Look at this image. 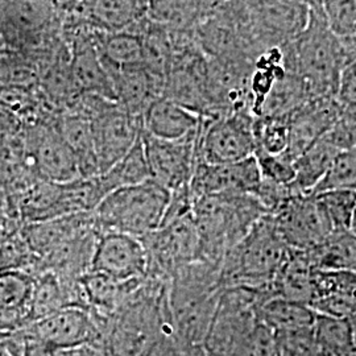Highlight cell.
Segmentation results:
<instances>
[{"mask_svg": "<svg viewBox=\"0 0 356 356\" xmlns=\"http://www.w3.org/2000/svg\"><path fill=\"white\" fill-rule=\"evenodd\" d=\"M305 29L282 48L285 69L300 76L313 98H335L346 57L342 40L326 22L321 1H309Z\"/></svg>", "mask_w": 356, "mask_h": 356, "instance_id": "obj_1", "label": "cell"}, {"mask_svg": "<svg viewBox=\"0 0 356 356\" xmlns=\"http://www.w3.org/2000/svg\"><path fill=\"white\" fill-rule=\"evenodd\" d=\"M264 216L267 211L251 194H216L193 200L201 259L219 266L225 254Z\"/></svg>", "mask_w": 356, "mask_h": 356, "instance_id": "obj_2", "label": "cell"}, {"mask_svg": "<svg viewBox=\"0 0 356 356\" xmlns=\"http://www.w3.org/2000/svg\"><path fill=\"white\" fill-rule=\"evenodd\" d=\"M291 248L281 238L272 216L260 218L219 264L222 288H270Z\"/></svg>", "mask_w": 356, "mask_h": 356, "instance_id": "obj_3", "label": "cell"}, {"mask_svg": "<svg viewBox=\"0 0 356 356\" xmlns=\"http://www.w3.org/2000/svg\"><path fill=\"white\" fill-rule=\"evenodd\" d=\"M169 201L170 193L152 179L111 191L92 213L95 227L144 239L160 229Z\"/></svg>", "mask_w": 356, "mask_h": 356, "instance_id": "obj_4", "label": "cell"}, {"mask_svg": "<svg viewBox=\"0 0 356 356\" xmlns=\"http://www.w3.org/2000/svg\"><path fill=\"white\" fill-rule=\"evenodd\" d=\"M0 38L13 53H56L65 45L56 1H0Z\"/></svg>", "mask_w": 356, "mask_h": 356, "instance_id": "obj_5", "label": "cell"}, {"mask_svg": "<svg viewBox=\"0 0 356 356\" xmlns=\"http://www.w3.org/2000/svg\"><path fill=\"white\" fill-rule=\"evenodd\" d=\"M90 122L99 176L114 166L139 140L141 119L101 97L79 95L69 110Z\"/></svg>", "mask_w": 356, "mask_h": 356, "instance_id": "obj_6", "label": "cell"}, {"mask_svg": "<svg viewBox=\"0 0 356 356\" xmlns=\"http://www.w3.org/2000/svg\"><path fill=\"white\" fill-rule=\"evenodd\" d=\"M148 254V277L169 281L184 266L201 259V241L193 211L166 218L160 229L141 239Z\"/></svg>", "mask_w": 356, "mask_h": 356, "instance_id": "obj_7", "label": "cell"}, {"mask_svg": "<svg viewBox=\"0 0 356 356\" xmlns=\"http://www.w3.org/2000/svg\"><path fill=\"white\" fill-rule=\"evenodd\" d=\"M254 116L235 113L201 118L197 136V160L207 164H234L254 156Z\"/></svg>", "mask_w": 356, "mask_h": 356, "instance_id": "obj_8", "label": "cell"}, {"mask_svg": "<svg viewBox=\"0 0 356 356\" xmlns=\"http://www.w3.org/2000/svg\"><path fill=\"white\" fill-rule=\"evenodd\" d=\"M309 10V1H247L248 31L257 57L298 38L307 24Z\"/></svg>", "mask_w": 356, "mask_h": 356, "instance_id": "obj_9", "label": "cell"}, {"mask_svg": "<svg viewBox=\"0 0 356 356\" xmlns=\"http://www.w3.org/2000/svg\"><path fill=\"white\" fill-rule=\"evenodd\" d=\"M23 332L24 342L69 348L92 346L104 351V337L101 327L89 312L79 307L58 310L28 325Z\"/></svg>", "mask_w": 356, "mask_h": 356, "instance_id": "obj_10", "label": "cell"}, {"mask_svg": "<svg viewBox=\"0 0 356 356\" xmlns=\"http://www.w3.org/2000/svg\"><path fill=\"white\" fill-rule=\"evenodd\" d=\"M197 136L198 131L181 140H159L141 129L145 159L153 182L169 193L189 188L197 164Z\"/></svg>", "mask_w": 356, "mask_h": 356, "instance_id": "obj_11", "label": "cell"}, {"mask_svg": "<svg viewBox=\"0 0 356 356\" xmlns=\"http://www.w3.org/2000/svg\"><path fill=\"white\" fill-rule=\"evenodd\" d=\"M272 218L281 238L294 251H310L334 232L314 194L293 197Z\"/></svg>", "mask_w": 356, "mask_h": 356, "instance_id": "obj_12", "label": "cell"}, {"mask_svg": "<svg viewBox=\"0 0 356 356\" xmlns=\"http://www.w3.org/2000/svg\"><path fill=\"white\" fill-rule=\"evenodd\" d=\"M90 270L118 282L144 280L148 276V254L144 243L124 234H99Z\"/></svg>", "mask_w": 356, "mask_h": 356, "instance_id": "obj_13", "label": "cell"}, {"mask_svg": "<svg viewBox=\"0 0 356 356\" xmlns=\"http://www.w3.org/2000/svg\"><path fill=\"white\" fill-rule=\"evenodd\" d=\"M261 181L256 157L234 164H207L197 160L189 191L193 200L216 194H251Z\"/></svg>", "mask_w": 356, "mask_h": 356, "instance_id": "obj_14", "label": "cell"}, {"mask_svg": "<svg viewBox=\"0 0 356 356\" xmlns=\"http://www.w3.org/2000/svg\"><path fill=\"white\" fill-rule=\"evenodd\" d=\"M31 156L42 181L66 184L81 178L76 157L57 131L54 122L36 128L31 138Z\"/></svg>", "mask_w": 356, "mask_h": 356, "instance_id": "obj_15", "label": "cell"}, {"mask_svg": "<svg viewBox=\"0 0 356 356\" xmlns=\"http://www.w3.org/2000/svg\"><path fill=\"white\" fill-rule=\"evenodd\" d=\"M342 113L337 98H317L289 119V147L286 153L297 159L330 129Z\"/></svg>", "mask_w": 356, "mask_h": 356, "instance_id": "obj_16", "label": "cell"}, {"mask_svg": "<svg viewBox=\"0 0 356 356\" xmlns=\"http://www.w3.org/2000/svg\"><path fill=\"white\" fill-rule=\"evenodd\" d=\"M33 285L35 277L23 269L0 270V334L32 323Z\"/></svg>", "mask_w": 356, "mask_h": 356, "instance_id": "obj_17", "label": "cell"}, {"mask_svg": "<svg viewBox=\"0 0 356 356\" xmlns=\"http://www.w3.org/2000/svg\"><path fill=\"white\" fill-rule=\"evenodd\" d=\"M314 313L348 319L356 313V273L346 270L314 272V296L310 304Z\"/></svg>", "mask_w": 356, "mask_h": 356, "instance_id": "obj_18", "label": "cell"}, {"mask_svg": "<svg viewBox=\"0 0 356 356\" xmlns=\"http://www.w3.org/2000/svg\"><path fill=\"white\" fill-rule=\"evenodd\" d=\"M116 103L128 114L140 118L154 101L163 97L164 79L144 65L120 69L110 74Z\"/></svg>", "mask_w": 356, "mask_h": 356, "instance_id": "obj_19", "label": "cell"}, {"mask_svg": "<svg viewBox=\"0 0 356 356\" xmlns=\"http://www.w3.org/2000/svg\"><path fill=\"white\" fill-rule=\"evenodd\" d=\"M200 124L201 116L164 97L154 101L141 116L143 132L159 140L185 139L195 134Z\"/></svg>", "mask_w": 356, "mask_h": 356, "instance_id": "obj_20", "label": "cell"}, {"mask_svg": "<svg viewBox=\"0 0 356 356\" xmlns=\"http://www.w3.org/2000/svg\"><path fill=\"white\" fill-rule=\"evenodd\" d=\"M316 269L306 251L291 250L286 261L270 284L273 297L310 306L314 296Z\"/></svg>", "mask_w": 356, "mask_h": 356, "instance_id": "obj_21", "label": "cell"}, {"mask_svg": "<svg viewBox=\"0 0 356 356\" xmlns=\"http://www.w3.org/2000/svg\"><path fill=\"white\" fill-rule=\"evenodd\" d=\"M54 124L76 157L81 178L99 176L89 120L82 115L65 111L58 114Z\"/></svg>", "mask_w": 356, "mask_h": 356, "instance_id": "obj_22", "label": "cell"}, {"mask_svg": "<svg viewBox=\"0 0 356 356\" xmlns=\"http://www.w3.org/2000/svg\"><path fill=\"white\" fill-rule=\"evenodd\" d=\"M259 319L279 334L313 330L316 313L310 306L280 297H269L259 306Z\"/></svg>", "mask_w": 356, "mask_h": 356, "instance_id": "obj_23", "label": "cell"}, {"mask_svg": "<svg viewBox=\"0 0 356 356\" xmlns=\"http://www.w3.org/2000/svg\"><path fill=\"white\" fill-rule=\"evenodd\" d=\"M211 1H149L148 17L172 33H195Z\"/></svg>", "mask_w": 356, "mask_h": 356, "instance_id": "obj_24", "label": "cell"}, {"mask_svg": "<svg viewBox=\"0 0 356 356\" xmlns=\"http://www.w3.org/2000/svg\"><path fill=\"white\" fill-rule=\"evenodd\" d=\"M341 154L330 143L321 138L294 161L296 176L291 186L296 194H312L327 173L332 161Z\"/></svg>", "mask_w": 356, "mask_h": 356, "instance_id": "obj_25", "label": "cell"}, {"mask_svg": "<svg viewBox=\"0 0 356 356\" xmlns=\"http://www.w3.org/2000/svg\"><path fill=\"white\" fill-rule=\"evenodd\" d=\"M95 47L108 76L120 69L143 65L140 36L127 32L104 33L97 31Z\"/></svg>", "mask_w": 356, "mask_h": 356, "instance_id": "obj_26", "label": "cell"}, {"mask_svg": "<svg viewBox=\"0 0 356 356\" xmlns=\"http://www.w3.org/2000/svg\"><path fill=\"white\" fill-rule=\"evenodd\" d=\"M313 99L314 98L305 82L292 72L286 70V73L276 81L260 110V114L256 118L266 116L291 119L294 113Z\"/></svg>", "mask_w": 356, "mask_h": 356, "instance_id": "obj_27", "label": "cell"}, {"mask_svg": "<svg viewBox=\"0 0 356 356\" xmlns=\"http://www.w3.org/2000/svg\"><path fill=\"white\" fill-rule=\"evenodd\" d=\"M306 252L317 269L356 273V236L348 229L334 231L325 242Z\"/></svg>", "mask_w": 356, "mask_h": 356, "instance_id": "obj_28", "label": "cell"}, {"mask_svg": "<svg viewBox=\"0 0 356 356\" xmlns=\"http://www.w3.org/2000/svg\"><path fill=\"white\" fill-rule=\"evenodd\" d=\"M313 337L319 356H354L355 343L350 321L316 313Z\"/></svg>", "mask_w": 356, "mask_h": 356, "instance_id": "obj_29", "label": "cell"}, {"mask_svg": "<svg viewBox=\"0 0 356 356\" xmlns=\"http://www.w3.org/2000/svg\"><path fill=\"white\" fill-rule=\"evenodd\" d=\"M99 178L107 194L122 188L140 185L151 179L141 135L129 152L107 172L101 175Z\"/></svg>", "mask_w": 356, "mask_h": 356, "instance_id": "obj_30", "label": "cell"}, {"mask_svg": "<svg viewBox=\"0 0 356 356\" xmlns=\"http://www.w3.org/2000/svg\"><path fill=\"white\" fill-rule=\"evenodd\" d=\"M256 152L281 154L289 147V119L282 118H254Z\"/></svg>", "mask_w": 356, "mask_h": 356, "instance_id": "obj_31", "label": "cell"}, {"mask_svg": "<svg viewBox=\"0 0 356 356\" xmlns=\"http://www.w3.org/2000/svg\"><path fill=\"white\" fill-rule=\"evenodd\" d=\"M334 231L350 229L355 210L356 191H327L314 194Z\"/></svg>", "mask_w": 356, "mask_h": 356, "instance_id": "obj_32", "label": "cell"}, {"mask_svg": "<svg viewBox=\"0 0 356 356\" xmlns=\"http://www.w3.org/2000/svg\"><path fill=\"white\" fill-rule=\"evenodd\" d=\"M327 191H356V148L337 156L312 194Z\"/></svg>", "mask_w": 356, "mask_h": 356, "instance_id": "obj_33", "label": "cell"}, {"mask_svg": "<svg viewBox=\"0 0 356 356\" xmlns=\"http://www.w3.org/2000/svg\"><path fill=\"white\" fill-rule=\"evenodd\" d=\"M326 22L339 38H356V1H321Z\"/></svg>", "mask_w": 356, "mask_h": 356, "instance_id": "obj_34", "label": "cell"}, {"mask_svg": "<svg viewBox=\"0 0 356 356\" xmlns=\"http://www.w3.org/2000/svg\"><path fill=\"white\" fill-rule=\"evenodd\" d=\"M260 175L263 179L276 182L281 185H291L296 176L294 172V159L286 152L281 154H268V153H254Z\"/></svg>", "mask_w": 356, "mask_h": 356, "instance_id": "obj_35", "label": "cell"}, {"mask_svg": "<svg viewBox=\"0 0 356 356\" xmlns=\"http://www.w3.org/2000/svg\"><path fill=\"white\" fill-rule=\"evenodd\" d=\"M236 356H279L275 332L260 321Z\"/></svg>", "mask_w": 356, "mask_h": 356, "instance_id": "obj_36", "label": "cell"}, {"mask_svg": "<svg viewBox=\"0 0 356 356\" xmlns=\"http://www.w3.org/2000/svg\"><path fill=\"white\" fill-rule=\"evenodd\" d=\"M335 98L342 113L356 120V69L354 66H344Z\"/></svg>", "mask_w": 356, "mask_h": 356, "instance_id": "obj_37", "label": "cell"}, {"mask_svg": "<svg viewBox=\"0 0 356 356\" xmlns=\"http://www.w3.org/2000/svg\"><path fill=\"white\" fill-rule=\"evenodd\" d=\"M24 356H107L102 348L92 346L82 347H51L35 342H24Z\"/></svg>", "mask_w": 356, "mask_h": 356, "instance_id": "obj_38", "label": "cell"}, {"mask_svg": "<svg viewBox=\"0 0 356 356\" xmlns=\"http://www.w3.org/2000/svg\"><path fill=\"white\" fill-rule=\"evenodd\" d=\"M343 44L346 65L354 66L356 69V38H341Z\"/></svg>", "mask_w": 356, "mask_h": 356, "instance_id": "obj_39", "label": "cell"}, {"mask_svg": "<svg viewBox=\"0 0 356 356\" xmlns=\"http://www.w3.org/2000/svg\"><path fill=\"white\" fill-rule=\"evenodd\" d=\"M348 321H350V325H351V330H353V337H354V343H355L356 348V313L354 316H351Z\"/></svg>", "mask_w": 356, "mask_h": 356, "instance_id": "obj_40", "label": "cell"}, {"mask_svg": "<svg viewBox=\"0 0 356 356\" xmlns=\"http://www.w3.org/2000/svg\"><path fill=\"white\" fill-rule=\"evenodd\" d=\"M350 232H353L356 236V204L355 210H354V214H353V219H351V225H350Z\"/></svg>", "mask_w": 356, "mask_h": 356, "instance_id": "obj_41", "label": "cell"}, {"mask_svg": "<svg viewBox=\"0 0 356 356\" xmlns=\"http://www.w3.org/2000/svg\"><path fill=\"white\" fill-rule=\"evenodd\" d=\"M10 51H11L7 48V45L4 44V41H3L1 38H0V57H3V56H6V54H8Z\"/></svg>", "mask_w": 356, "mask_h": 356, "instance_id": "obj_42", "label": "cell"}]
</instances>
